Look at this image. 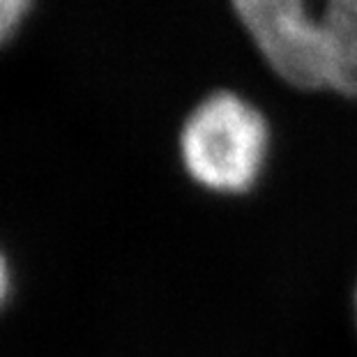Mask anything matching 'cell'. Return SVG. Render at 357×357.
<instances>
[{"mask_svg": "<svg viewBox=\"0 0 357 357\" xmlns=\"http://www.w3.org/2000/svg\"><path fill=\"white\" fill-rule=\"evenodd\" d=\"M233 12L263 60L288 86L328 88L321 17L307 0H231Z\"/></svg>", "mask_w": 357, "mask_h": 357, "instance_id": "7a4b0ae2", "label": "cell"}, {"mask_svg": "<svg viewBox=\"0 0 357 357\" xmlns=\"http://www.w3.org/2000/svg\"><path fill=\"white\" fill-rule=\"evenodd\" d=\"M321 28L328 88L357 100V0H325Z\"/></svg>", "mask_w": 357, "mask_h": 357, "instance_id": "3957f363", "label": "cell"}, {"mask_svg": "<svg viewBox=\"0 0 357 357\" xmlns=\"http://www.w3.org/2000/svg\"><path fill=\"white\" fill-rule=\"evenodd\" d=\"M270 155L268 120L252 102L219 90L194 106L180 132V159L196 185L215 194L249 192Z\"/></svg>", "mask_w": 357, "mask_h": 357, "instance_id": "6da1fadb", "label": "cell"}, {"mask_svg": "<svg viewBox=\"0 0 357 357\" xmlns=\"http://www.w3.org/2000/svg\"><path fill=\"white\" fill-rule=\"evenodd\" d=\"M10 286H12V279H10V265H7L5 254L0 252V305H3L5 298H7V295H10Z\"/></svg>", "mask_w": 357, "mask_h": 357, "instance_id": "5b68a950", "label": "cell"}, {"mask_svg": "<svg viewBox=\"0 0 357 357\" xmlns=\"http://www.w3.org/2000/svg\"><path fill=\"white\" fill-rule=\"evenodd\" d=\"M355 314H357V288H355Z\"/></svg>", "mask_w": 357, "mask_h": 357, "instance_id": "8992f818", "label": "cell"}, {"mask_svg": "<svg viewBox=\"0 0 357 357\" xmlns=\"http://www.w3.org/2000/svg\"><path fill=\"white\" fill-rule=\"evenodd\" d=\"M33 0H0V44L10 37L26 17Z\"/></svg>", "mask_w": 357, "mask_h": 357, "instance_id": "277c9868", "label": "cell"}]
</instances>
